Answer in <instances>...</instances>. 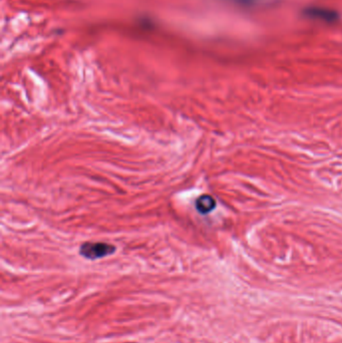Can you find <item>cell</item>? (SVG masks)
<instances>
[{
  "label": "cell",
  "instance_id": "7a4b0ae2",
  "mask_svg": "<svg viewBox=\"0 0 342 343\" xmlns=\"http://www.w3.org/2000/svg\"><path fill=\"white\" fill-rule=\"evenodd\" d=\"M195 207L200 214L207 215V214L211 213L216 208V201L211 195L205 194V195L200 196L196 200Z\"/></svg>",
  "mask_w": 342,
  "mask_h": 343
},
{
  "label": "cell",
  "instance_id": "6da1fadb",
  "mask_svg": "<svg viewBox=\"0 0 342 343\" xmlns=\"http://www.w3.org/2000/svg\"><path fill=\"white\" fill-rule=\"evenodd\" d=\"M116 247L104 242H86L79 247V254L90 260H96L113 255Z\"/></svg>",
  "mask_w": 342,
  "mask_h": 343
}]
</instances>
